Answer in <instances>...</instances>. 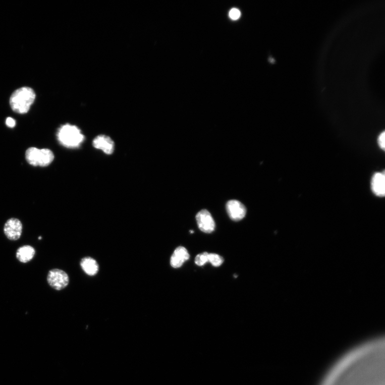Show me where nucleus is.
Listing matches in <instances>:
<instances>
[{
  "mask_svg": "<svg viewBox=\"0 0 385 385\" xmlns=\"http://www.w3.org/2000/svg\"><path fill=\"white\" fill-rule=\"evenodd\" d=\"M40 149L31 147L26 151L25 157L27 162L33 167L39 166Z\"/></svg>",
  "mask_w": 385,
  "mask_h": 385,
  "instance_id": "f8f14e48",
  "label": "nucleus"
},
{
  "mask_svg": "<svg viewBox=\"0 0 385 385\" xmlns=\"http://www.w3.org/2000/svg\"><path fill=\"white\" fill-rule=\"evenodd\" d=\"M241 16V13L238 9L234 8L231 10L229 13L230 19L232 20H237Z\"/></svg>",
  "mask_w": 385,
  "mask_h": 385,
  "instance_id": "dca6fc26",
  "label": "nucleus"
},
{
  "mask_svg": "<svg viewBox=\"0 0 385 385\" xmlns=\"http://www.w3.org/2000/svg\"><path fill=\"white\" fill-rule=\"evenodd\" d=\"M191 234H192V233H194V231H191Z\"/></svg>",
  "mask_w": 385,
  "mask_h": 385,
  "instance_id": "6ab92c4d",
  "label": "nucleus"
},
{
  "mask_svg": "<svg viewBox=\"0 0 385 385\" xmlns=\"http://www.w3.org/2000/svg\"><path fill=\"white\" fill-rule=\"evenodd\" d=\"M208 260L213 266L218 267L224 262L223 258L216 254H209Z\"/></svg>",
  "mask_w": 385,
  "mask_h": 385,
  "instance_id": "4468645a",
  "label": "nucleus"
},
{
  "mask_svg": "<svg viewBox=\"0 0 385 385\" xmlns=\"http://www.w3.org/2000/svg\"><path fill=\"white\" fill-rule=\"evenodd\" d=\"M384 134L385 133H384V132L381 133L380 134V136H379V138H378V142L379 146L383 150L384 149V147H385V145H384V138H385Z\"/></svg>",
  "mask_w": 385,
  "mask_h": 385,
  "instance_id": "f3484780",
  "label": "nucleus"
},
{
  "mask_svg": "<svg viewBox=\"0 0 385 385\" xmlns=\"http://www.w3.org/2000/svg\"><path fill=\"white\" fill-rule=\"evenodd\" d=\"M208 255V253L204 252L202 254H200L197 255L195 259V264L197 265L201 266L209 262Z\"/></svg>",
  "mask_w": 385,
  "mask_h": 385,
  "instance_id": "2eb2a0df",
  "label": "nucleus"
},
{
  "mask_svg": "<svg viewBox=\"0 0 385 385\" xmlns=\"http://www.w3.org/2000/svg\"><path fill=\"white\" fill-rule=\"evenodd\" d=\"M83 270L89 276H94L98 271V265L96 261L91 257H85L81 261Z\"/></svg>",
  "mask_w": 385,
  "mask_h": 385,
  "instance_id": "9b49d317",
  "label": "nucleus"
},
{
  "mask_svg": "<svg viewBox=\"0 0 385 385\" xmlns=\"http://www.w3.org/2000/svg\"><path fill=\"white\" fill-rule=\"evenodd\" d=\"M57 138L61 145L69 148L79 147L85 140V136L77 127L69 124L62 125L57 133Z\"/></svg>",
  "mask_w": 385,
  "mask_h": 385,
  "instance_id": "f03ea898",
  "label": "nucleus"
},
{
  "mask_svg": "<svg viewBox=\"0 0 385 385\" xmlns=\"http://www.w3.org/2000/svg\"><path fill=\"white\" fill-rule=\"evenodd\" d=\"M39 240H41V237H40L39 238Z\"/></svg>",
  "mask_w": 385,
  "mask_h": 385,
  "instance_id": "aec40b11",
  "label": "nucleus"
},
{
  "mask_svg": "<svg viewBox=\"0 0 385 385\" xmlns=\"http://www.w3.org/2000/svg\"><path fill=\"white\" fill-rule=\"evenodd\" d=\"M35 94L30 87H24L17 89L10 98V105L13 111L19 114L28 113L33 103Z\"/></svg>",
  "mask_w": 385,
  "mask_h": 385,
  "instance_id": "f257e3e1",
  "label": "nucleus"
},
{
  "mask_svg": "<svg viewBox=\"0 0 385 385\" xmlns=\"http://www.w3.org/2000/svg\"><path fill=\"white\" fill-rule=\"evenodd\" d=\"M53 159H54V155H53L51 150L46 148L40 149L39 167H45L48 166L52 162Z\"/></svg>",
  "mask_w": 385,
  "mask_h": 385,
  "instance_id": "ddd939ff",
  "label": "nucleus"
},
{
  "mask_svg": "<svg viewBox=\"0 0 385 385\" xmlns=\"http://www.w3.org/2000/svg\"><path fill=\"white\" fill-rule=\"evenodd\" d=\"M190 254L184 247H178L176 249L171 257L170 263L172 267L179 268L181 267L185 262L190 258Z\"/></svg>",
  "mask_w": 385,
  "mask_h": 385,
  "instance_id": "6e6552de",
  "label": "nucleus"
},
{
  "mask_svg": "<svg viewBox=\"0 0 385 385\" xmlns=\"http://www.w3.org/2000/svg\"><path fill=\"white\" fill-rule=\"evenodd\" d=\"M372 190L377 196H383L385 193V178L382 173H376L372 179Z\"/></svg>",
  "mask_w": 385,
  "mask_h": 385,
  "instance_id": "1a4fd4ad",
  "label": "nucleus"
},
{
  "mask_svg": "<svg viewBox=\"0 0 385 385\" xmlns=\"http://www.w3.org/2000/svg\"><path fill=\"white\" fill-rule=\"evenodd\" d=\"M93 145L95 148L101 150L108 155L112 154L115 150L114 142L109 137L105 135L96 137L93 141Z\"/></svg>",
  "mask_w": 385,
  "mask_h": 385,
  "instance_id": "0eeeda50",
  "label": "nucleus"
},
{
  "mask_svg": "<svg viewBox=\"0 0 385 385\" xmlns=\"http://www.w3.org/2000/svg\"><path fill=\"white\" fill-rule=\"evenodd\" d=\"M23 225L22 222L17 218L9 219L5 223L4 231L6 237L10 240H19L22 234Z\"/></svg>",
  "mask_w": 385,
  "mask_h": 385,
  "instance_id": "20e7f679",
  "label": "nucleus"
},
{
  "mask_svg": "<svg viewBox=\"0 0 385 385\" xmlns=\"http://www.w3.org/2000/svg\"><path fill=\"white\" fill-rule=\"evenodd\" d=\"M6 124L8 127L14 128L16 125V121L12 118H8L6 119Z\"/></svg>",
  "mask_w": 385,
  "mask_h": 385,
  "instance_id": "a211bd4d",
  "label": "nucleus"
},
{
  "mask_svg": "<svg viewBox=\"0 0 385 385\" xmlns=\"http://www.w3.org/2000/svg\"><path fill=\"white\" fill-rule=\"evenodd\" d=\"M47 280L50 287L57 291L64 289L69 283L68 274L64 271L58 269V268H54L49 271Z\"/></svg>",
  "mask_w": 385,
  "mask_h": 385,
  "instance_id": "7ed1b4c3",
  "label": "nucleus"
},
{
  "mask_svg": "<svg viewBox=\"0 0 385 385\" xmlns=\"http://www.w3.org/2000/svg\"><path fill=\"white\" fill-rule=\"evenodd\" d=\"M35 254V249L30 245H25L20 247L17 250L16 257L23 263L29 262L34 258Z\"/></svg>",
  "mask_w": 385,
  "mask_h": 385,
  "instance_id": "9d476101",
  "label": "nucleus"
},
{
  "mask_svg": "<svg viewBox=\"0 0 385 385\" xmlns=\"http://www.w3.org/2000/svg\"><path fill=\"white\" fill-rule=\"evenodd\" d=\"M196 219L200 230L205 234H211L215 229V223L207 210H202L197 213Z\"/></svg>",
  "mask_w": 385,
  "mask_h": 385,
  "instance_id": "39448f33",
  "label": "nucleus"
},
{
  "mask_svg": "<svg viewBox=\"0 0 385 385\" xmlns=\"http://www.w3.org/2000/svg\"><path fill=\"white\" fill-rule=\"evenodd\" d=\"M227 210L230 218L236 222L243 219L246 214L245 205L235 200H230L227 203Z\"/></svg>",
  "mask_w": 385,
  "mask_h": 385,
  "instance_id": "423d86ee",
  "label": "nucleus"
}]
</instances>
